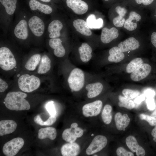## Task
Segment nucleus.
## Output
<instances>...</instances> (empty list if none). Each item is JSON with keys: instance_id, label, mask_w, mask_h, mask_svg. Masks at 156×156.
I'll use <instances>...</instances> for the list:
<instances>
[{"instance_id": "f257e3e1", "label": "nucleus", "mask_w": 156, "mask_h": 156, "mask_svg": "<svg viewBox=\"0 0 156 156\" xmlns=\"http://www.w3.org/2000/svg\"><path fill=\"white\" fill-rule=\"evenodd\" d=\"M145 9L129 5V14L122 29L129 36L138 34L147 20Z\"/></svg>"}, {"instance_id": "f03ea898", "label": "nucleus", "mask_w": 156, "mask_h": 156, "mask_svg": "<svg viewBox=\"0 0 156 156\" xmlns=\"http://www.w3.org/2000/svg\"><path fill=\"white\" fill-rule=\"evenodd\" d=\"M26 94L21 92H12L7 93L3 102L8 109L12 110H29L30 106L25 98Z\"/></svg>"}, {"instance_id": "7ed1b4c3", "label": "nucleus", "mask_w": 156, "mask_h": 156, "mask_svg": "<svg viewBox=\"0 0 156 156\" xmlns=\"http://www.w3.org/2000/svg\"><path fill=\"white\" fill-rule=\"evenodd\" d=\"M129 5L127 0H122L114 4L112 17L113 25L122 29L129 14Z\"/></svg>"}, {"instance_id": "20e7f679", "label": "nucleus", "mask_w": 156, "mask_h": 156, "mask_svg": "<svg viewBox=\"0 0 156 156\" xmlns=\"http://www.w3.org/2000/svg\"><path fill=\"white\" fill-rule=\"evenodd\" d=\"M146 36L143 31H141L138 34L129 36L128 38L120 42L117 46L122 53L135 51L140 48L142 40Z\"/></svg>"}, {"instance_id": "39448f33", "label": "nucleus", "mask_w": 156, "mask_h": 156, "mask_svg": "<svg viewBox=\"0 0 156 156\" xmlns=\"http://www.w3.org/2000/svg\"><path fill=\"white\" fill-rule=\"evenodd\" d=\"M19 88L22 91L30 92L37 89L40 86V79L34 75L23 74L21 76L18 80Z\"/></svg>"}, {"instance_id": "423d86ee", "label": "nucleus", "mask_w": 156, "mask_h": 156, "mask_svg": "<svg viewBox=\"0 0 156 156\" xmlns=\"http://www.w3.org/2000/svg\"><path fill=\"white\" fill-rule=\"evenodd\" d=\"M30 34L33 36L40 38L45 33V24L44 20L37 15H33L28 18Z\"/></svg>"}, {"instance_id": "0eeeda50", "label": "nucleus", "mask_w": 156, "mask_h": 156, "mask_svg": "<svg viewBox=\"0 0 156 156\" xmlns=\"http://www.w3.org/2000/svg\"><path fill=\"white\" fill-rule=\"evenodd\" d=\"M16 62L14 55L8 47L0 48V67L3 70L9 71L14 68Z\"/></svg>"}, {"instance_id": "6e6552de", "label": "nucleus", "mask_w": 156, "mask_h": 156, "mask_svg": "<svg viewBox=\"0 0 156 156\" xmlns=\"http://www.w3.org/2000/svg\"><path fill=\"white\" fill-rule=\"evenodd\" d=\"M68 82L72 90L75 91H79L84 84L85 76L83 71L78 68H74L70 73Z\"/></svg>"}, {"instance_id": "1a4fd4ad", "label": "nucleus", "mask_w": 156, "mask_h": 156, "mask_svg": "<svg viewBox=\"0 0 156 156\" xmlns=\"http://www.w3.org/2000/svg\"><path fill=\"white\" fill-rule=\"evenodd\" d=\"M13 29V35L18 39L25 40L30 36L28 19L25 17H21L17 20Z\"/></svg>"}, {"instance_id": "9d476101", "label": "nucleus", "mask_w": 156, "mask_h": 156, "mask_svg": "<svg viewBox=\"0 0 156 156\" xmlns=\"http://www.w3.org/2000/svg\"><path fill=\"white\" fill-rule=\"evenodd\" d=\"M123 36L121 29L113 25L110 28L105 27L102 29L100 39L103 43L107 44L114 40L120 39Z\"/></svg>"}, {"instance_id": "9b49d317", "label": "nucleus", "mask_w": 156, "mask_h": 156, "mask_svg": "<svg viewBox=\"0 0 156 156\" xmlns=\"http://www.w3.org/2000/svg\"><path fill=\"white\" fill-rule=\"evenodd\" d=\"M24 144V141L22 138H13L4 144L3 152L7 156H15L22 148Z\"/></svg>"}, {"instance_id": "f8f14e48", "label": "nucleus", "mask_w": 156, "mask_h": 156, "mask_svg": "<svg viewBox=\"0 0 156 156\" xmlns=\"http://www.w3.org/2000/svg\"><path fill=\"white\" fill-rule=\"evenodd\" d=\"M78 126L77 123L74 122L71 125L70 128L65 129L62 133L63 139L68 142H74L77 138L81 137L84 131Z\"/></svg>"}, {"instance_id": "ddd939ff", "label": "nucleus", "mask_w": 156, "mask_h": 156, "mask_svg": "<svg viewBox=\"0 0 156 156\" xmlns=\"http://www.w3.org/2000/svg\"><path fill=\"white\" fill-rule=\"evenodd\" d=\"M107 142V139L104 136L99 135L96 136L86 149V154L90 155L100 151L106 146Z\"/></svg>"}, {"instance_id": "4468645a", "label": "nucleus", "mask_w": 156, "mask_h": 156, "mask_svg": "<svg viewBox=\"0 0 156 156\" xmlns=\"http://www.w3.org/2000/svg\"><path fill=\"white\" fill-rule=\"evenodd\" d=\"M102 106V102L100 100L86 104L82 107L83 114L86 117L96 116L100 114Z\"/></svg>"}, {"instance_id": "2eb2a0df", "label": "nucleus", "mask_w": 156, "mask_h": 156, "mask_svg": "<svg viewBox=\"0 0 156 156\" xmlns=\"http://www.w3.org/2000/svg\"><path fill=\"white\" fill-rule=\"evenodd\" d=\"M151 70L152 67L150 64L147 63H143L131 73L130 75L131 79L134 81L141 80L149 74Z\"/></svg>"}, {"instance_id": "dca6fc26", "label": "nucleus", "mask_w": 156, "mask_h": 156, "mask_svg": "<svg viewBox=\"0 0 156 156\" xmlns=\"http://www.w3.org/2000/svg\"><path fill=\"white\" fill-rule=\"evenodd\" d=\"M66 4L75 13L78 15L85 14L88 9L87 4L81 0H66Z\"/></svg>"}, {"instance_id": "f3484780", "label": "nucleus", "mask_w": 156, "mask_h": 156, "mask_svg": "<svg viewBox=\"0 0 156 156\" xmlns=\"http://www.w3.org/2000/svg\"><path fill=\"white\" fill-rule=\"evenodd\" d=\"M125 142L129 148L133 152H135L137 156H144L145 155L144 149L139 145L134 136L132 135L128 136L126 138Z\"/></svg>"}, {"instance_id": "a211bd4d", "label": "nucleus", "mask_w": 156, "mask_h": 156, "mask_svg": "<svg viewBox=\"0 0 156 156\" xmlns=\"http://www.w3.org/2000/svg\"><path fill=\"white\" fill-rule=\"evenodd\" d=\"M63 26L62 23L59 20H54L51 21L47 28L49 38L50 39L59 38L60 36V32Z\"/></svg>"}, {"instance_id": "6ab92c4d", "label": "nucleus", "mask_w": 156, "mask_h": 156, "mask_svg": "<svg viewBox=\"0 0 156 156\" xmlns=\"http://www.w3.org/2000/svg\"><path fill=\"white\" fill-rule=\"evenodd\" d=\"M80 151L79 145L76 143L68 142L63 145L61 152L63 156H76L78 155Z\"/></svg>"}, {"instance_id": "aec40b11", "label": "nucleus", "mask_w": 156, "mask_h": 156, "mask_svg": "<svg viewBox=\"0 0 156 156\" xmlns=\"http://www.w3.org/2000/svg\"><path fill=\"white\" fill-rule=\"evenodd\" d=\"M49 44L50 47L53 49V53L56 56L61 57L65 55L66 50L60 38H51L49 40Z\"/></svg>"}, {"instance_id": "412c9836", "label": "nucleus", "mask_w": 156, "mask_h": 156, "mask_svg": "<svg viewBox=\"0 0 156 156\" xmlns=\"http://www.w3.org/2000/svg\"><path fill=\"white\" fill-rule=\"evenodd\" d=\"M29 6L31 10L38 11L45 15L49 14L53 12V9L51 6L42 3L36 0H30Z\"/></svg>"}, {"instance_id": "4be33fe9", "label": "nucleus", "mask_w": 156, "mask_h": 156, "mask_svg": "<svg viewBox=\"0 0 156 156\" xmlns=\"http://www.w3.org/2000/svg\"><path fill=\"white\" fill-rule=\"evenodd\" d=\"M16 122L12 120L0 121V135L2 136L13 132L16 128Z\"/></svg>"}, {"instance_id": "5701e85b", "label": "nucleus", "mask_w": 156, "mask_h": 156, "mask_svg": "<svg viewBox=\"0 0 156 156\" xmlns=\"http://www.w3.org/2000/svg\"><path fill=\"white\" fill-rule=\"evenodd\" d=\"M114 120L117 129L121 131L127 127L130 119L127 114H124L122 115L121 113L118 112L115 115Z\"/></svg>"}, {"instance_id": "b1692460", "label": "nucleus", "mask_w": 156, "mask_h": 156, "mask_svg": "<svg viewBox=\"0 0 156 156\" xmlns=\"http://www.w3.org/2000/svg\"><path fill=\"white\" fill-rule=\"evenodd\" d=\"M78 51L80 59L82 62L87 63L92 58V49L87 43H82L81 46L78 48Z\"/></svg>"}, {"instance_id": "393cba45", "label": "nucleus", "mask_w": 156, "mask_h": 156, "mask_svg": "<svg viewBox=\"0 0 156 156\" xmlns=\"http://www.w3.org/2000/svg\"><path fill=\"white\" fill-rule=\"evenodd\" d=\"M73 25L76 31L81 34L87 36L92 34L90 28L87 25L86 22L83 20H75L73 22Z\"/></svg>"}, {"instance_id": "a878e982", "label": "nucleus", "mask_w": 156, "mask_h": 156, "mask_svg": "<svg viewBox=\"0 0 156 156\" xmlns=\"http://www.w3.org/2000/svg\"><path fill=\"white\" fill-rule=\"evenodd\" d=\"M85 88L88 91V98H92L100 94L103 89V86L101 83L98 82L88 84L86 85Z\"/></svg>"}, {"instance_id": "bb28decb", "label": "nucleus", "mask_w": 156, "mask_h": 156, "mask_svg": "<svg viewBox=\"0 0 156 156\" xmlns=\"http://www.w3.org/2000/svg\"><path fill=\"white\" fill-rule=\"evenodd\" d=\"M0 2L4 7L6 15L8 17L12 16L16 11L17 0H0Z\"/></svg>"}, {"instance_id": "cd10ccee", "label": "nucleus", "mask_w": 156, "mask_h": 156, "mask_svg": "<svg viewBox=\"0 0 156 156\" xmlns=\"http://www.w3.org/2000/svg\"><path fill=\"white\" fill-rule=\"evenodd\" d=\"M57 136L56 129L53 127H47L42 128L38 130V138L40 139H43L47 138L51 140L55 139Z\"/></svg>"}, {"instance_id": "c85d7f7f", "label": "nucleus", "mask_w": 156, "mask_h": 156, "mask_svg": "<svg viewBox=\"0 0 156 156\" xmlns=\"http://www.w3.org/2000/svg\"><path fill=\"white\" fill-rule=\"evenodd\" d=\"M86 23L88 26L91 29H100L103 26V21L101 18L96 19L95 15L92 14L88 17Z\"/></svg>"}, {"instance_id": "c756f323", "label": "nucleus", "mask_w": 156, "mask_h": 156, "mask_svg": "<svg viewBox=\"0 0 156 156\" xmlns=\"http://www.w3.org/2000/svg\"><path fill=\"white\" fill-rule=\"evenodd\" d=\"M51 61L48 56L44 55L42 57L41 62L38 70V73L39 74H43L47 73L50 69Z\"/></svg>"}, {"instance_id": "7c9ffc66", "label": "nucleus", "mask_w": 156, "mask_h": 156, "mask_svg": "<svg viewBox=\"0 0 156 156\" xmlns=\"http://www.w3.org/2000/svg\"><path fill=\"white\" fill-rule=\"evenodd\" d=\"M41 58V55L39 54L33 55L27 62L25 65V68L28 70H34L39 63Z\"/></svg>"}, {"instance_id": "2f4dec72", "label": "nucleus", "mask_w": 156, "mask_h": 156, "mask_svg": "<svg viewBox=\"0 0 156 156\" xmlns=\"http://www.w3.org/2000/svg\"><path fill=\"white\" fill-rule=\"evenodd\" d=\"M112 108L111 105H106L103 110L101 118L103 122L106 124L110 123L112 119Z\"/></svg>"}, {"instance_id": "473e14b6", "label": "nucleus", "mask_w": 156, "mask_h": 156, "mask_svg": "<svg viewBox=\"0 0 156 156\" xmlns=\"http://www.w3.org/2000/svg\"><path fill=\"white\" fill-rule=\"evenodd\" d=\"M143 62L142 59L140 57L133 59L127 66L126 68V72L128 73H132L143 64Z\"/></svg>"}, {"instance_id": "72a5a7b5", "label": "nucleus", "mask_w": 156, "mask_h": 156, "mask_svg": "<svg viewBox=\"0 0 156 156\" xmlns=\"http://www.w3.org/2000/svg\"><path fill=\"white\" fill-rule=\"evenodd\" d=\"M119 102L118 104L120 107H124L129 109H131L135 107L134 102L129 99L121 95L118 96Z\"/></svg>"}, {"instance_id": "f704fd0d", "label": "nucleus", "mask_w": 156, "mask_h": 156, "mask_svg": "<svg viewBox=\"0 0 156 156\" xmlns=\"http://www.w3.org/2000/svg\"><path fill=\"white\" fill-rule=\"evenodd\" d=\"M122 93L125 97L129 99H133L140 94V92L138 90L127 88L124 89Z\"/></svg>"}, {"instance_id": "c9c22d12", "label": "nucleus", "mask_w": 156, "mask_h": 156, "mask_svg": "<svg viewBox=\"0 0 156 156\" xmlns=\"http://www.w3.org/2000/svg\"><path fill=\"white\" fill-rule=\"evenodd\" d=\"M125 57V53H121L109 55L108 57V60L110 62L118 63L122 61Z\"/></svg>"}, {"instance_id": "e433bc0d", "label": "nucleus", "mask_w": 156, "mask_h": 156, "mask_svg": "<svg viewBox=\"0 0 156 156\" xmlns=\"http://www.w3.org/2000/svg\"><path fill=\"white\" fill-rule=\"evenodd\" d=\"M140 117L142 120L146 121L151 126H155L156 124V118L143 114L140 115Z\"/></svg>"}, {"instance_id": "4c0bfd02", "label": "nucleus", "mask_w": 156, "mask_h": 156, "mask_svg": "<svg viewBox=\"0 0 156 156\" xmlns=\"http://www.w3.org/2000/svg\"><path fill=\"white\" fill-rule=\"evenodd\" d=\"M148 36L151 44L156 49V29L150 30Z\"/></svg>"}, {"instance_id": "58836bf2", "label": "nucleus", "mask_w": 156, "mask_h": 156, "mask_svg": "<svg viewBox=\"0 0 156 156\" xmlns=\"http://www.w3.org/2000/svg\"><path fill=\"white\" fill-rule=\"evenodd\" d=\"M116 154L118 156H133L134 154L131 152L127 151L123 147L118 148L116 151Z\"/></svg>"}, {"instance_id": "ea45409f", "label": "nucleus", "mask_w": 156, "mask_h": 156, "mask_svg": "<svg viewBox=\"0 0 156 156\" xmlns=\"http://www.w3.org/2000/svg\"><path fill=\"white\" fill-rule=\"evenodd\" d=\"M53 103L52 101L48 102L46 105L45 108L51 116H55L56 112Z\"/></svg>"}, {"instance_id": "a19ab883", "label": "nucleus", "mask_w": 156, "mask_h": 156, "mask_svg": "<svg viewBox=\"0 0 156 156\" xmlns=\"http://www.w3.org/2000/svg\"><path fill=\"white\" fill-rule=\"evenodd\" d=\"M156 1V0H144L140 7L145 9H149L151 10L152 9L154 4H155L154 7L155 6Z\"/></svg>"}, {"instance_id": "79ce46f5", "label": "nucleus", "mask_w": 156, "mask_h": 156, "mask_svg": "<svg viewBox=\"0 0 156 156\" xmlns=\"http://www.w3.org/2000/svg\"><path fill=\"white\" fill-rule=\"evenodd\" d=\"M146 103L148 109L150 110H154L156 106V104L153 97L147 98Z\"/></svg>"}, {"instance_id": "37998d69", "label": "nucleus", "mask_w": 156, "mask_h": 156, "mask_svg": "<svg viewBox=\"0 0 156 156\" xmlns=\"http://www.w3.org/2000/svg\"><path fill=\"white\" fill-rule=\"evenodd\" d=\"M127 1L129 5L134 7H140L144 0H127Z\"/></svg>"}, {"instance_id": "c03bdc74", "label": "nucleus", "mask_w": 156, "mask_h": 156, "mask_svg": "<svg viewBox=\"0 0 156 156\" xmlns=\"http://www.w3.org/2000/svg\"><path fill=\"white\" fill-rule=\"evenodd\" d=\"M56 120V118L55 116H51L48 119L44 121V125L50 126L53 125Z\"/></svg>"}, {"instance_id": "a18cd8bd", "label": "nucleus", "mask_w": 156, "mask_h": 156, "mask_svg": "<svg viewBox=\"0 0 156 156\" xmlns=\"http://www.w3.org/2000/svg\"><path fill=\"white\" fill-rule=\"evenodd\" d=\"M8 87L7 83L1 78H0V92H4Z\"/></svg>"}, {"instance_id": "49530a36", "label": "nucleus", "mask_w": 156, "mask_h": 156, "mask_svg": "<svg viewBox=\"0 0 156 156\" xmlns=\"http://www.w3.org/2000/svg\"><path fill=\"white\" fill-rule=\"evenodd\" d=\"M150 18L153 22L156 24V5L151 10Z\"/></svg>"}, {"instance_id": "de8ad7c7", "label": "nucleus", "mask_w": 156, "mask_h": 156, "mask_svg": "<svg viewBox=\"0 0 156 156\" xmlns=\"http://www.w3.org/2000/svg\"><path fill=\"white\" fill-rule=\"evenodd\" d=\"M34 122L36 124L41 125H44V121L41 119L39 115H37L35 116L34 119Z\"/></svg>"}, {"instance_id": "09e8293b", "label": "nucleus", "mask_w": 156, "mask_h": 156, "mask_svg": "<svg viewBox=\"0 0 156 156\" xmlns=\"http://www.w3.org/2000/svg\"><path fill=\"white\" fill-rule=\"evenodd\" d=\"M145 96L147 97H153L155 95V92L153 90L148 89L144 92Z\"/></svg>"}, {"instance_id": "8fccbe9b", "label": "nucleus", "mask_w": 156, "mask_h": 156, "mask_svg": "<svg viewBox=\"0 0 156 156\" xmlns=\"http://www.w3.org/2000/svg\"><path fill=\"white\" fill-rule=\"evenodd\" d=\"M145 99V96L142 94L137 97L134 100V102L137 104H140Z\"/></svg>"}, {"instance_id": "3c124183", "label": "nucleus", "mask_w": 156, "mask_h": 156, "mask_svg": "<svg viewBox=\"0 0 156 156\" xmlns=\"http://www.w3.org/2000/svg\"><path fill=\"white\" fill-rule=\"evenodd\" d=\"M151 134L153 138V140L156 142V124L152 131Z\"/></svg>"}, {"instance_id": "603ef678", "label": "nucleus", "mask_w": 156, "mask_h": 156, "mask_svg": "<svg viewBox=\"0 0 156 156\" xmlns=\"http://www.w3.org/2000/svg\"><path fill=\"white\" fill-rule=\"evenodd\" d=\"M154 111L152 112L151 114V116L156 118V104L155 107Z\"/></svg>"}, {"instance_id": "864d4df0", "label": "nucleus", "mask_w": 156, "mask_h": 156, "mask_svg": "<svg viewBox=\"0 0 156 156\" xmlns=\"http://www.w3.org/2000/svg\"><path fill=\"white\" fill-rule=\"evenodd\" d=\"M104 1H105V2H108L109 1H110L111 0H103ZM122 0H112V1H113L114 3V4L115 3L118 2Z\"/></svg>"}, {"instance_id": "5fc2aeb1", "label": "nucleus", "mask_w": 156, "mask_h": 156, "mask_svg": "<svg viewBox=\"0 0 156 156\" xmlns=\"http://www.w3.org/2000/svg\"><path fill=\"white\" fill-rule=\"evenodd\" d=\"M40 1H42L44 2H46V3H48L50 2L51 0H39Z\"/></svg>"}, {"instance_id": "6e6d98bb", "label": "nucleus", "mask_w": 156, "mask_h": 156, "mask_svg": "<svg viewBox=\"0 0 156 156\" xmlns=\"http://www.w3.org/2000/svg\"><path fill=\"white\" fill-rule=\"evenodd\" d=\"M91 135H92V136H93L94 135L93 134H92Z\"/></svg>"}, {"instance_id": "4d7b16f0", "label": "nucleus", "mask_w": 156, "mask_h": 156, "mask_svg": "<svg viewBox=\"0 0 156 156\" xmlns=\"http://www.w3.org/2000/svg\"><path fill=\"white\" fill-rule=\"evenodd\" d=\"M94 156H97V155H94Z\"/></svg>"}]
</instances>
